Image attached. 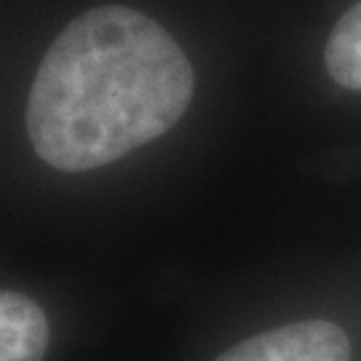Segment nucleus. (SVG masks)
Instances as JSON below:
<instances>
[{
    "instance_id": "f257e3e1",
    "label": "nucleus",
    "mask_w": 361,
    "mask_h": 361,
    "mask_svg": "<svg viewBox=\"0 0 361 361\" xmlns=\"http://www.w3.org/2000/svg\"><path fill=\"white\" fill-rule=\"evenodd\" d=\"M195 75L182 46L129 6H99L59 32L27 102L35 153L89 171L166 134L190 107Z\"/></svg>"
},
{
    "instance_id": "f03ea898",
    "label": "nucleus",
    "mask_w": 361,
    "mask_h": 361,
    "mask_svg": "<svg viewBox=\"0 0 361 361\" xmlns=\"http://www.w3.org/2000/svg\"><path fill=\"white\" fill-rule=\"evenodd\" d=\"M217 361H350V343L332 322H297L249 337Z\"/></svg>"
},
{
    "instance_id": "7ed1b4c3",
    "label": "nucleus",
    "mask_w": 361,
    "mask_h": 361,
    "mask_svg": "<svg viewBox=\"0 0 361 361\" xmlns=\"http://www.w3.org/2000/svg\"><path fill=\"white\" fill-rule=\"evenodd\" d=\"M49 348L46 313L30 297L3 289L0 295V361H40Z\"/></svg>"
},
{
    "instance_id": "20e7f679",
    "label": "nucleus",
    "mask_w": 361,
    "mask_h": 361,
    "mask_svg": "<svg viewBox=\"0 0 361 361\" xmlns=\"http://www.w3.org/2000/svg\"><path fill=\"white\" fill-rule=\"evenodd\" d=\"M326 70L340 86L361 91V0L340 16L329 35Z\"/></svg>"
}]
</instances>
